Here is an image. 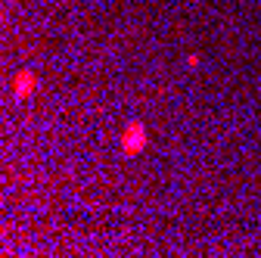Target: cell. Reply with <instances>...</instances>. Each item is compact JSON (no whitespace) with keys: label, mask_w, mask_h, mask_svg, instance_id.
<instances>
[{"label":"cell","mask_w":261,"mask_h":258,"mask_svg":"<svg viewBox=\"0 0 261 258\" xmlns=\"http://www.w3.org/2000/svg\"><path fill=\"white\" fill-rule=\"evenodd\" d=\"M143 146H146V127H143V121H127L124 134H121V149H124V156H137Z\"/></svg>","instance_id":"obj_1"},{"label":"cell","mask_w":261,"mask_h":258,"mask_svg":"<svg viewBox=\"0 0 261 258\" xmlns=\"http://www.w3.org/2000/svg\"><path fill=\"white\" fill-rule=\"evenodd\" d=\"M35 87H38V78H35V72L22 69V72L16 75V84H13V90H16V96H19V100L31 96V93H35Z\"/></svg>","instance_id":"obj_2"}]
</instances>
